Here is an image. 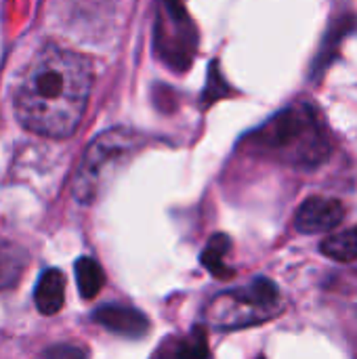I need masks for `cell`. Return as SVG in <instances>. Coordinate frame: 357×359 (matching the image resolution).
<instances>
[{"mask_svg":"<svg viewBox=\"0 0 357 359\" xmlns=\"http://www.w3.org/2000/svg\"><path fill=\"white\" fill-rule=\"evenodd\" d=\"M90 86L93 69L82 55L42 46L15 84V114L32 133L69 137L84 116Z\"/></svg>","mask_w":357,"mask_h":359,"instance_id":"6da1fadb","label":"cell"},{"mask_svg":"<svg viewBox=\"0 0 357 359\" xmlns=\"http://www.w3.org/2000/svg\"><path fill=\"white\" fill-rule=\"evenodd\" d=\"M257 151H267L301 168H316L330 156V137L311 103H292L250 137Z\"/></svg>","mask_w":357,"mask_h":359,"instance_id":"7a4b0ae2","label":"cell"},{"mask_svg":"<svg viewBox=\"0 0 357 359\" xmlns=\"http://www.w3.org/2000/svg\"><path fill=\"white\" fill-rule=\"evenodd\" d=\"M278 301V286L267 278H255L242 288L219 292L208 305V320L223 330L244 328L269 320Z\"/></svg>","mask_w":357,"mask_h":359,"instance_id":"3957f363","label":"cell"},{"mask_svg":"<svg viewBox=\"0 0 357 359\" xmlns=\"http://www.w3.org/2000/svg\"><path fill=\"white\" fill-rule=\"evenodd\" d=\"M154 48L168 67L189 69L198 50V29L181 0H158Z\"/></svg>","mask_w":357,"mask_h":359,"instance_id":"277c9868","label":"cell"},{"mask_svg":"<svg viewBox=\"0 0 357 359\" xmlns=\"http://www.w3.org/2000/svg\"><path fill=\"white\" fill-rule=\"evenodd\" d=\"M133 147H135V137L128 130L116 128V130L101 133L86 149L80 170L76 175V185H74L76 198L82 204L93 202L107 170L116 166L128 151H133Z\"/></svg>","mask_w":357,"mask_h":359,"instance_id":"5b68a950","label":"cell"},{"mask_svg":"<svg viewBox=\"0 0 357 359\" xmlns=\"http://www.w3.org/2000/svg\"><path fill=\"white\" fill-rule=\"evenodd\" d=\"M345 208L335 198H309L305 200L295 217V225L301 233H322L341 225Z\"/></svg>","mask_w":357,"mask_h":359,"instance_id":"8992f818","label":"cell"},{"mask_svg":"<svg viewBox=\"0 0 357 359\" xmlns=\"http://www.w3.org/2000/svg\"><path fill=\"white\" fill-rule=\"evenodd\" d=\"M93 320L105 330L124 339H143L149 332V320L145 313L126 305H118V303L97 307L93 313Z\"/></svg>","mask_w":357,"mask_h":359,"instance_id":"52a82bcc","label":"cell"},{"mask_svg":"<svg viewBox=\"0 0 357 359\" xmlns=\"http://www.w3.org/2000/svg\"><path fill=\"white\" fill-rule=\"evenodd\" d=\"M34 303L40 313L55 316L65 303V278L59 269H46L34 288Z\"/></svg>","mask_w":357,"mask_h":359,"instance_id":"ba28073f","label":"cell"},{"mask_svg":"<svg viewBox=\"0 0 357 359\" xmlns=\"http://www.w3.org/2000/svg\"><path fill=\"white\" fill-rule=\"evenodd\" d=\"M356 25L357 19L356 15H351V13L341 15V17L335 19L332 27L328 29L326 40H324V44H322V48H320V55H318V59H316V63H314V78H318V76L324 74V69L332 63V59H335V55H337L341 42H343V38H345L347 34H351V32L356 29Z\"/></svg>","mask_w":357,"mask_h":359,"instance_id":"9c48e42d","label":"cell"},{"mask_svg":"<svg viewBox=\"0 0 357 359\" xmlns=\"http://www.w3.org/2000/svg\"><path fill=\"white\" fill-rule=\"evenodd\" d=\"M229 248H231V240L225 233H215L200 255L202 267L217 280H229L234 276V269L225 265V257Z\"/></svg>","mask_w":357,"mask_h":359,"instance_id":"30bf717a","label":"cell"},{"mask_svg":"<svg viewBox=\"0 0 357 359\" xmlns=\"http://www.w3.org/2000/svg\"><path fill=\"white\" fill-rule=\"evenodd\" d=\"M208 339L202 326H196L183 341L173 343V347L160 349V353L151 359H208Z\"/></svg>","mask_w":357,"mask_h":359,"instance_id":"8fae6325","label":"cell"},{"mask_svg":"<svg viewBox=\"0 0 357 359\" xmlns=\"http://www.w3.org/2000/svg\"><path fill=\"white\" fill-rule=\"evenodd\" d=\"M74 269H76V282H78V290H80L82 299H86V301L95 299L105 284V273H103L101 265L90 257H82L76 261Z\"/></svg>","mask_w":357,"mask_h":359,"instance_id":"7c38bea8","label":"cell"},{"mask_svg":"<svg viewBox=\"0 0 357 359\" xmlns=\"http://www.w3.org/2000/svg\"><path fill=\"white\" fill-rule=\"evenodd\" d=\"M320 250H322V255H326L328 259L339 261V263L357 261V227L328 236L322 242Z\"/></svg>","mask_w":357,"mask_h":359,"instance_id":"4fadbf2b","label":"cell"},{"mask_svg":"<svg viewBox=\"0 0 357 359\" xmlns=\"http://www.w3.org/2000/svg\"><path fill=\"white\" fill-rule=\"evenodd\" d=\"M21 265H23V261L13 259L11 252H8V255L0 252V288H6V286L19 276Z\"/></svg>","mask_w":357,"mask_h":359,"instance_id":"5bb4252c","label":"cell"},{"mask_svg":"<svg viewBox=\"0 0 357 359\" xmlns=\"http://www.w3.org/2000/svg\"><path fill=\"white\" fill-rule=\"evenodd\" d=\"M227 90H225V80L223 76L217 72V63H213L210 67V76H208V86H206V93L202 95V99L206 101V105H210L213 101H217L219 97H223Z\"/></svg>","mask_w":357,"mask_h":359,"instance_id":"9a60e30c","label":"cell"},{"mask_svg":"<svg viewBox=\"0 0 357 359\" xmlns=\"http://www.w3.org/2000/svg\"><path fill=\"white\" fill-rule=\"evenodd\" d=\"M44 359H86V353L76 345H53L44 351Z\"/></svg>","mask_w":357,"mask_h":359,"instance_id":"2e32d148","label":"cell"},{"mask_svg":"<svg viewBox=\"0 0 357 359\" xmlns=\"http://www.w3.org/2000/svg\"><path fill=\"white\" fill-rule=\"evenodd\" d=\"M259 359H263V358H259Z\"/></svg>","mask_w":357,"mask_h":359,"instance_id":"e0dca14e","label":"cell"}]
</instances>
